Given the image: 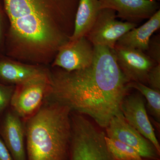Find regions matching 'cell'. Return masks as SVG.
Segmentation results:
<instances>
[{
	"label": "cell",
	"instance_id": "cell-1",
	"mask_svg": "<svg viewBox=\"0 0 160 160\" xmlns=\"http://www.w3.org/2000/svg\"><path fill=\"white\" fill-rule=\"evenodd\" d=\"M91 65L71 72L59 68L50 74L47 97L68 106L72 112L88 116L100 127L122 113L130 82L118 66L113 49L94 46Z\"/></svg>",
	"mask_w": 160,
	"mask_h": 160
},
{
	"label": "cell",
	"instance_id": "cell-2",
	"mask_svg": "<svg viewBox=\"0 0 160 160\" xmlns=\"http://www.w3.org/2000/svg\"><path fill=\"white\" fill-rule=\"evenodd\" d=\"M3 1L14 58L46 64L70 41L79 0Z\"/></svg>",
	"mask_w": 160,
	"mask_h": 160
},
{
	"label": "cell",
	"instance_id": "cell-3",
	"mask_svg": "<svg viewBox=\"0 0 160 160\" xmlns=\"http://www.w3.org/2000/svg\"><path fill=\"white\" fill-rule=\"evenodd\" d=\"M25 120L27 160H66L71 141V110L52 99Z\"/></svg>",
	"mask_w": 160,
	"mask_h": 160
},
{
	"label": "cell",
	"instance_id": "cell-4",
	"mask_svg": "<svg viewBox=\"0 0 160 160\" xmlns=\"http://www.w3.org/2000/svg\"><path fill=\"white\" fill-rule=\"evenodd\" d=\"M70 160H116L106 142V135L84 115L72 113Z\"/></svg>",
	"mask_w": 160,
	"mask_h": 160
},
{
	"label": "cell",
	"instance_id": "cell-5",
	"mask_svg": "<svg viewBox=\"0 0 160 160\" xmlns=\"http://www.w3.org/2000/svg\"><path fill=\"white\" fill-rule=\"evenodd\" d=\"M50 74L47 70L16 85L10 105L12 111L26 120L40 109L49 94Z\"/></svg>",
	"mask_w": 160,
	"mask_h": 160
},
{
	"label": "cell",
	"instance_id": "cell-6",
	"mask_svg": "<svg viewBox=\"0 0 160 160\" xmlns=\"http://www.w3.org/2000/svg\"><path fill=\"white\" fill-rule=\"evenodd\" d=\"M116 12L109 8L100 9L97 18L86 36L93 46L113 49L118 40L138 24L117 20Z\"/></svg>",
	"mask_w": 160,
	"mask_h": 160
},
{
	"label": "cell",
	"instance_id": "cell-7",
	"mask_svg": "<svg viewBox=\"0 0 160 160\" xmlns=\"http://www.w3.org/2000/svg\"><path fill=\"white\" fill-rule=\"evenodd\" d=\"M106 129L107 137L132 147L142 158L156 159L159 155L153 144L129 125L122 113L112 118Z\"/></svg>",
	"mask_w": 160,
	"mask_h": 160
},
{
	"label": "cell",
	"instance_id": "cell-8",
	"mask_svg": "<svg viewBox=\"0 0 160 160\" xmlns=\"http://www.w3.org/2000/svg\"><path fill=\"white\" fill-rule=\"evenodd\" d=\"M94 53V46L85 36L62 46L56 55L52 66L68 72L85 69L91 65Z\"/></svg>",
	"mask_w": 160,
	"mask_h": 160
},
{
	"label": "cell",
	"instance_id": "cell-9",
	"mask_svg": "<svg viewBox=\"0 0 160 160\" xmlns=\"http://www.w3.org/2000/svg\"><path fill=\"white\" fill-rule=\"evenodd\" d=\"M121 111L129 125L149 140L160 153L159 143L148 117L142 94L140 92L128 93L123 100Z\"/></svg>",
	"mask_w": 160,
	"mask_h": 160
},
{
	"label": "cell",
	"instance_id": "cell-10",
	"mask_svg": "<svg viewBox=\"0 0 160 160\" xmlns=\"http://www.w3.org/2000/svg\"><path fill=\"white\" fill-rule=\"evenodd\" d=\"M118 66L130 82L147 85V77L150 69L156 63L138 49L115 46L113 49Z\"/></svg>",
	"mask_w": 160,
	"mask_h": 160
},
{
	"label": "cell",
	"instance_id": "cell-11",
	"mask_svg": "<svg viewBox=\"0 0 160 160\" xmlns=\"http://www.w3.org/2000/svg\"><path fill=\"white\" fill-rule=\"evenodd\" d=\"M100 8H109L117 12V18L128 22L138 23L149 19L160 9V4L153 0H98Z\"/></svg>",
	"mask_w": 160,
	"mask_h": 160
},
{
	"label": "cell",
	"instance_id": "cell-12",
	"mask_svg": "<svg viewBox=\"0 0 160 160\" xmlns=\"http://www.w3.org/2000/svg\"><path fill=\"white\" fill-rule=\"evenodd\" d=\"M22 120L13 111L5 115L1 127L2 140L13 160H27Z\"/></svg>",
	"mask_w": 160,
	"mask_h": 160
},
{
	"label": "cell",
	"instance_id": "cell-13",
	"mask_svg": "<svg viewBox=\"0 0 160 160\" xmlns=\"http://www.w3.org/2000/svg\"><path fill=\"white\" fill-rule=\"evenodd\" d=\"M160 28V10H158L142 26L136 27L123 35L115 46L146 52L153 33Z\"/></svg>",
	"mask_w": 160,
	"mask_h": 160
},
{
	"label": "cell",
	"instance_id": "cell-14",
	"mask_svg": "<svg viewBox=\"0 0 160 160\" xmlns=\"http://www.w3.org/2000/svg\"><path fill=\"white\" fill-rule=\"evenodd\" d=\"M101 8L98 0H79L70 41L86 36L97 18Z\"/></svg>",
	"mask_w": 160,
	"mask_h": 160
},
{
	"label": "cell",
	"instance_id": "cell-15",
	"mask_svg": "<svg viewBox=\"0 0 160 160\" xmlns=\"http://www.w3.org/2000/svg\"><path fill=\"white\" fill-rule=\"evenodd\" d=\"M46 70L36 66L2 61L0 62V78L7 82L19 85Z\"/></svg>",
	"mask_w": 160,
	"mask_h": 160
},
{
	"label": "cell",
	"instance_id": "cell-16",
	"mask_svg": "<svg viewBox=\"0 0 160 160\" xmlns=\"http://www.w3.org/2000/svg\"><path fill=\"white\" fill-rule=\"evenodd\" d=\"M129 89H137L147 101V107L152 115L159 123L160 122V91L149 88L140 82H130Z\"/></svg>",
	"mask_w": 160,
	"mask_h": 160
},
{
	"label": "cell",
	"instance_id": "cell-17",
	"mask_svg": "<svg viewBox=\"0 0 160 160\" xmlns=\"http://www.w3.org/2000/svg\"><path fill=\"white\" fill-rule=\"evenodd\" d=\"M107 148L116 160H143L135 149L117 140L105 137Z\"/></svg>",
	"mask_w": 160,
	"mask_h": 160
},
{
	"label": "cell",
	"instance_id": "cell-18",
	"mask_svg": "<svg viewBox=\"0 0 160 160\" xmlns=\"http://www.w3.org/2000/svg\"><path fill=\"white\" fill-rule=\"evenodd\" d=\"M146 54L157 64H160V36H152Z\"/></svg>",
	"mask_w": 160,
	"mask_h": 160
},
{
	"label": "cell",
	"instance_id": "cell-19",
	"mask_svg": "<svg viewBox=\"0 0 160 160\" xmlns=\"http://www.w3.org/2000/svg\"><path fill=\"white\" fill-rule=\"evenodd\" d=\"M15 87L0 84V115L10 104Z\"/></svg>",
	"mask_w": 160,
	"mask_h": 160
},
{
	"label": "cell",
	"instance_id": "cell-20",
	"mask_svg": "<svg viewBox=\"0 0 160 160\" xmlns=\"http://www.w3.org/2000/svg\"><path fill=\"white\" fill-rule=\"evenodd\" d=\"M149 88L160 91V64H156L149 72L147 85Z\"/></svg>",
	"mask_w": 160,
	"mask_h": 160
},
{
	"label": "cell",
	"instance_id": "cell-21",
	"mask_svg": "<svg viewBox=\"0 0 160 160\" xmlns=\"http://www.w3.org/2000/svg\"><path fill=\"white\" fill-rule=\"evenodd\" d=\"M0 160H13L2 139L0 138Z\"/></svg>",
	"mask_w": 160,
	"mask_h": 160
},
{
	"label": "cell",
	"instance_id": "cell-22",
	"mask_svg": "<svg viewBox=\"0 0 160 160\" xmlns=\"http://www.w3.org/2000/svg\"><path fill=\"white\" fill-rule=\"evenodd\" d=\"M1 12H0V39H1Z\"/></svg>",
	"mask_w": 160,
	"mask_h": 160
},
{
	"label": "cell",
	"instance_id": "cell-23",
	"mask_svg": "<svg viewBox=\"0 0 160 160\" xmlns=\"http://www.w3.org/2000/svg\"><path fill=\"white\" fill-rule=\"evenodd\" d=\"M153 1H157V2H158V1H160V0H153Z\"/></svg>",
	"mask_w": 160,
	"mask_h": 160
}]
</instances>
